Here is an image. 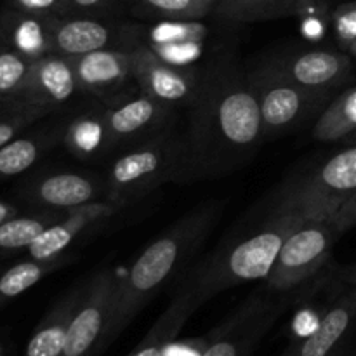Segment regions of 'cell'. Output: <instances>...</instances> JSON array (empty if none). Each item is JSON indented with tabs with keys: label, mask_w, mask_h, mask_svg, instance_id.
Wrapping results in <instances>:
<instances>
[{
	"label": "cell",
	"mask_w": 356,
	"mask_h": 356,
	"mask_svg": "<svg viewBox=\"0 0 356 356\" xmlns=\"http://www.w3.org/2000/svg\"><path fill=\"white\" fill-rule=\"evenodd\" d=\"M118 211L117 205L108 200L94 202L83 207L73 209L59 221L49 226L30 247L28 256L37 261H54L65 256V250L92 225L110 219Z\"/></svg>",
	"instance_id": "obj_18"
},
{
	"label": "cell",
	"mask_w": 356,
	"mask_h": 356,
	"mask_svg": "<svg viewBox=\"0 0 356 356\" xmlns=\"http://www.w3.org/2000/svg\"><path fill=\"white\" fill-rule=\"evenodd\" d=\"M291 305L287 298L254 296L214 332L200 356H252L257 344L270 332Z\"/></svg>",
	"instance_id": "obj_9"
},
{
	"label": "cell",
	"mask_w": 356,
	"mask_h": 356,
	"mask_svg": "<svg viewBox=\"0 0 356 356\" xmlns=\"http://www.w3.org/2000/svg\"><path fill=\"white\" fill-rule=\"evenodd\" d=\"M33 61L0 44V110L19 108V97L30 79Z\"/></svg>",
	"instance_id": "obj_28"
},
{
	"label": "cell",
	"mask_w": 356,
	"mask_h": 356,
	"mask_svg": "<svg viewBox=\"0 0 356 356\" xmlns=\"http://www.w3.org/2000/svg\"><path fill=\"white\" fill-rule=\"evenodd\" d=\"M183 159V136L159 134L134 143L113 159L106 174V200L118 209L143 200L169 181H176Z\"/></svg>",
	"instance_id": "obj_4"
},
{
	"label": "cell",
	"mask_w": 356,
	"mask_h": 356,
	"mask_svg": "<svg viewBox=\"0 0 356 356\" xmlns=\"http://www.w3.org/2000/svg\"><path fill=\"white\" fill-rule=\"evenodd\" d=\"M309 216L268 214L252 232L238 233L198 264L183 285L198 306L221 292L254 280H266L287 236Z\"/></svg>",
	"instance_id": "obj_3"
},
{
	"label": "cell",
	"mask_w": 356,
	"mask_h": 356,
	"mask_svg": "<svg viewBox=\"0 0 356 356\" xmlns=\"http://www.w3.org/2000/svg\"><path fill=\"white\" fill-rule=\"evenodd\" d=\"M212 28L202 19H159L156 23L139 24V44L152 49L159 58L184 70L202 72L211 49Z\"/></svg>",
	"instance_id": "obj_11"
},
{
	"label": "cell",
	"mask_w": 356,
	"mask_h": 356,
	"mask_svg": "<svg viewBox=\"0 0 356 356\" xmlns=\"http://www.w3.org/2000/svg\"><path fill=\"white\" fill-rule=\"evenodd\" d=\"M16 212H17V209L14 207L13 204L0 200V225H2V222H6L7 219L14 218V216H16Z\"/></svg>",
	"instance_id": "obj_36"
},
{
	"label": "cell",
	"mask_w": 356,
	"mask_h": 356,
	"mask_svg": "<svg viewBox=\"0 0 356 356\" xmlns=\"http://www.w3.org/2000/svg\"><path fill=\"white\" fill-rule=\"evenodd\" d=\"M86 282L70 289L42 318L35 332L31 334L24 356H63L66 339H68L70 323L82 299Z\"/></svg>",
	"instance_id": "obj_22"
},
{
	"label": "cell",
	"mask_w": 356,
	"mask_h": 356,
	"mask_svg": "<svg viewBox=\"0 0 356 356\" xmlns=\"http://www.w3.org/2000/svg\"><path fill=\"white\" fill-rule=\"evenodd\" d=\"M221 212V202L200 205L174 222L143 250L118 282L106 346H110L127 329L134 316L193 259L218 225Z\"/></svg>",
	"instance_id": "obj_2"
},
{
	"label": "cell",
	"mask_w": 356,
	"mask_h": 356,
	"mask_svg": "<svg viewBox=\"0 0 356 356\" xmlns=\"http://www.w3.org/2000/svg\"><path fill=\"white\" fill-rule=\"evenodd\" d=\"M330 219L341 235L356 226V191L343 205H339V209L330 216Z\"/></svg>",
	"instance_id": "obj_35"
},
{
	"label": "cell",
	"mask_w": 356,
	"mask_h": 356,
	"mask_svg": "<svg viewBox=\"0 0 356 356\" xmlns=\"http://www.w3.org/2000/svg\"><path fill=\"white\" fill-rule=\"evenodd\" d=\"M68 59L82 90L94 101L111 99L134 82L129 51L103 49Z\"/></svg>",
	"instance_id": "obj_17"
},
{
	"label": "cell",
	"mask_w": 356,
	"mask_h": 356,
	"mask_svg": "<svg viewBox=\"0 0 356 356\" xmlns=\"http://www.w3.org/2000/svg\"><path fill=\"white\" fill-rule=\"evenodd\" d=\"M316 0H216L214 14L226 23H257L298 16Z\"/></svg>",
	"instance_id": "obj_24"
},
{
	"label": "cell",
	"mask_w": 356,
	"mask_h": 356,
	"mask_svg": "<svg viewBox=\"0 0 356 356\" xmlns=\"http://www.w3.org/2000/svg\"><path fill=\"white\" fill-rule=\"evenodd\" d=\"M103 106L117 148L159 134L172 113V108L155 101L139 87L103 101Z\"/></svg>",
	"instance_id": "obj_13"
},
{
	"label": "cell",
	"mask_w": 356,
	"mask_h": 356,
	"mask_svg": "<svg viewBox=\"0 0 356 356\" xmlns=\"http://www.w3.org/2000/svg\"><path fill=\"white\" fill-rule=\"evenodd\" d=\"M72 61L51 54L33 61L30 79L19 97V108H40L47 113L66 108L76 97L83 96Z\"/></svg>",
	"instance_id": "obj_14"
},
{
	"label": "cell",
	"mask_w": 356,
	"mask_h": 356,
	"mask_svg": "<svg viewBox=\"0 0 356 356\" xmlns=\"http://www.w3.org/2000/svg\"><path fill=\"white\" fill-rule=\"evenodd\" d=\"M59 143L83 162H97L113 153L117 146L108 127L103 101H94L90 108L73 115L59 129Z\"/></svg>",
	"instance_id": "obj_19"
},
{
	"label": "cell",
	"mask_w": 356,
	"mask_h": 356,
	"mask_svg": "<svg viewBox=\"0 0 356 356\" xmlns=\"http://www.w3.org/2000/svg\"><path fill=\"white\" fill-rule=\"evenodd\" d=\"M287 353H289V351H287Z\"/></svg>",
	"instance_id": "obj_43"
},
{
	"label": "cell",
	"mask_w": 356,
	"mask_h": 356,
	"mask_svg": "<svg viewBox=\"0 0 356 356\" xmlns=\"http://www.w3.org/2000/svg\"><path fill=\"white\" fill-rule=\"evenodd\" d=\"M356 132V87L332 97L313 125V138L320 143L344 141Z\"/></svg>",
	"instance_id": "obj_26"
},
{
	"label": "cell",
	"mask_w": 356,
	"mask_h": 356,
	"mask_svg": "<svg viewBox=\"0 0 356 356\" xmlns=\"http://www.w3.org/2000/svg\"><path fill=\"white\" fill-rule=\"evenodd\" d=\"M118 282L120 277L110 270L99 271L86 280L82 299L70 323L63 356H94L106 348Z\"/></svg>",
	"instance_id": "obj_8"
},
{
	"label": "cell",
	"mask_w": 356,
	"mask_h": 356,
	"mask_svg": "<svg viewBox=\"0 0 356 356\" xmlns=\"http://www.w3.org/2000/svg\"><path fill=\"white\" fill-rule=\"evenodd\" d=\"M339 236L330 218H306L282 245L266 278L268 289L277 294L291 292L318 273Z\"/></svg>",
	"instance_id": "obj_7"
},
{
	"label": "cell",
	"mask_w": 356,
	"mask_h": 356,
	"mask_svg": "<svg viewBox=\"0 0 356 356\" xmlns=\"http://www.w3.org/2000/svg\"><path fill=\"white\" fill-rule=\"evenodd\" d=\"M282 356H289V353H287V351H285V353H284V355H282Z\"/></svg>",
	"instance_id": "obj_41"
},
{
	"label": "cell",
	"mask_w": 356,
	"mask_h": 356,
	"mask_svg": "<svg viewBox=\"0 0 356 356\" xmlns=\"http://www.w3.org/2000/svg\"><path fill=\"white\" fill-rule=\"evenodd\" d=\"M56 16L26 13V10L7 7L0 13V44L30 61L54 54L52 51V28Z\"/></svg>",
	"instance_id": "obj_20"
},
{
	"label": "cell",
	"mask_w": 356,
	"mask_h": 356,
	"mask_svg": "<svg viewBox=\"0 0 356 356\" xmlns=\"http://www.w3.org/2000/svg\"><path fill=\"white\" fill-rule=\"evenodd\" d=\"M198 308L200 306L197 305L191 292L184 285H181V289L174 296L165 312L159 316V320L149 329L145 339L129 356H165V351L169 350L172 341L181 332L184 323Z\"/></svg>",
	"instance_id": "obj_23"
},
{
	"label": "cell",
	"mask_w": 356,
	"mask_h": 356,
	"mask_svg": "<svg viewBox=\"0 0 356 356\" xmlns=\"http://www.w3.org/2000/svg\"><path fill=\"white\" fill-rule=\"evenodd\" d=\"M332 26L337 42L344 51L356 44V2H346L332 13Z\"/></svg>",
	"instance_id": "obj_32"
},
{
	"label": "cell",
	"mask_w": 356,
	"mask_h": 356,
	"mask_svg": "<svg viewBox=\"0 0 356 356\" xmlns=\"http://www.w3.org/2000/svg\"><path fill=\"white\" fill-rule=\"evenodd\" d=\"M122 0H65V16L111 17Z\"/></svg>",
	"instance_id": "obj_33"
},
{
	"label": "cell",
	"mask_w": 356,
	"mask_h": 356,
	"mask_svg": "<svg viewBox=\"0 0 356 356\" xmlns=\"http://www.w3.org/2000/svg\"><path fill=\"white\" fill-rule=\"evenodd\" d=\"M247 79L259 101L266 141L282 138L318 117L332 101V92L305 89L271 63L254 68Z\"/></svg>",
	"instance_id": "obj_6"
},
{
	"label": "cell",
	"mask_w": 356,
	"mask_h": 356,
	"mask_svg": "<svg viewBox=\"0 0 356 356\" xmlns=\"http://www.w3.org/2000/svg\"><path fill=\"white\" fill-rule=\"evenodd\" d=\"M348 52H351V54L356 56V44L351 45V49H350V51H348Z\"/></svg>",
	"instance_id": "obj_39"
},
{
	"label": "cell",
	"mask_w": 356,
	"mask_h": 356,
	"mask_svg": "<svg viewBox=\"0 0 356 356\" xmlns=\"http://www.w3.org/2000/svg\"><path fill=\"white\" fill-rule=\"evenodd\" d=\"M207 2H211V3H214V6H216V0H207Z\"/></svg>",
	"instance_id": "obj_40"
},
{
	"label": "cell",
	"mask_w": 356,
	"mask_h": 356,
	"mask_svg": "<svg viewBox=\"0 0 356 356\" xmlns=\"http://www.w3.org/2000/svg\"><path fill=\"white\" fill-rule=\"evenodd\" d=\"M49 115L40 108H9L0 110V148L13 141L26 127Z\"/></svg>",
	"instance_id": "obj_31"
},
{
	"label": "cell",
	"mask_w": 356,
	"mask_h": 356,
	"mask_svg": "<svg viewBox=\"0 0 356 356\" xmlns=\"http://www.w3.org/2000/svg\"><path fill=\"white\" fill-rule=\"evenodd\" d=\"M356 191V145L287 179L271 197L268 214L298 212L330 218Z\"/></svg>",
	"instance_id": "obj_5"
},
{
	"label": "cell",
	"mask_w": 356,
	"mask_h": 356,
	"mask_svg": "<svg viewBox=\"0 0 356 356\" xmlns=\"http://www.w3.org/2000/svg\"><path fill=\"white\" fill-rule=\"evenodd\" d=\"M106 177L87 172H52L30 181L26 200L49 211H73L106 197Z\"/></svg>",
	"instance_id": "obj_15"
},
{
	"label": "cell",
	"mask_w": 356,
	"mask_h": 356,
	"mask_svg": "<svg viewBox=\"0 0 356 356\" xmlns=\"http://www.w3.org/2000/svg\"><path fill=\"white\" fill-rule=\"evenodd\" d=\"M68 211H44L33 216H14L0 225V252L28 249L45 229Z\"/></svg>",
	"instance_id": "obj_27"
},
{
	"label": "cell",
	"mask_w": 356,
	"mask_h": 356,
	"mask_svg": "<svg viewBox=\"0 0 356 356\" xmlns=\"http://www.w3.org/2000/svg\"><path fill=\"white\" fill-rule=\"evenodd\" d=\"M132 79L136 86L159 103L169 108L186 106L193 103L202 82V72L184 70L163 61L146 45L138 44L129 51Z\"/></svg>",
	"instance_id": "obj_12"
},
{
	"label": "cell",
	"mask_w": 356,
	"mask_h": 356,
	"mask_svg": "<svg viewBox=\"0 0 356 356\" xmlns=\"http://www.w3.org/2000/svg\"><path fill=\"white\" fill-rule=\"evenodd\" d=\"M270 63L292 82L320 92H334V89L346 82L351 73L350 56L329 49L285 52Z\"/></svg>",
	"instance_id": "obj_16"
},
{
	"label": "cell",
	"mask_w": 356,
	"mask_h": 356,
	"mask_svg": "<svg viewBox=\"0 0 356 356\" xmlns=\"http://www.w3.org/2000/svg\"><path fill=\"white\" fill-rule=\"evenodd\" d=\"M10 6L26 13L65 16V0H10Z\"/></svg>",
	"instance_id": "obj_34"
},
{
	"label": "cell",
	"mask_w": 356,
	"mask_h": 356,
	"mask_svg": "<svg viewBox=\"0 0 356 356\" xmlns=\"http://www.w3.org/2000/svg\"><path fill=\"white\" fill-rule=\"evenodd\" d=\"M0 356H2V348H0Z\"/></svg>",
	"instance_id": "obj_42"
},
{
	"label": "cell",
	"mask_w": 356,
	"mask_h": 356,
	"mask_svg": "<svg viewBox=\"0 0 356 356\" xmlns=\"http://www.w3.org/2000/svg\"><path fill=\"white\" fill-rule=\"evenodd\" d=\"M136 13L156 19H204L214 13L207 0H131Z\"/></svg>",
	"instance_id": "obj_30"
},
{
	"label": "cell",
	"mask_w": 356,
	"mask_h": 356,
	"mask_svg": "<svg viewBox=\"0 0 356 356\" xmlns=\"http://www.w3.org/2000/svg\"><path fill=\"white\" fill-rule=\"evenodd\" d=\"M139 44V24L122 23L113 17L56 16L52 51L63 58L117 49L131 51Z\"/></svg>",
	"instance_id": "obj_10"
},
{
	"label": "cell",
	"mask_w": 356,
	"mask_h": 356,
	"mask_svg": "<svg viewBox=\"0 0 356 356\" xmlns=\"http://www.w3.org/2000/svg\"><path fill=\"white\" fill-rule=\"evenodd\" d=\"M344 141H346L348 146H350V145H356V132H355V134H351L350 138L344 139Z\"/></svg>",
	"instance_id": "obj_38"
},
{
	"label": "cell",
	"mask_w": 356,
	"mask_h": 356,
	"mask_svg": "<svg viewBox=\"0 0 356 356\" xmlns=\"http://www.w3.org/2000/svg\"><path fill=\"white\" fill-rule=\"evenodd\" d=\"M344 278H346V280L350 282L351 287L356 289V266L348 268V270L344 271Z\"/></svg>",
	"instance_id": "obj_37"
},
{
	"label": "cell",
	"mask_w": 356,
	"mask_h": 356,
	"mask_svg": "<svg viewBox=\"0 0 356 356\" xmlns=\"http://www.w3.org/2000/svg\"><path fill=\"white\" fill-rule=\"evenodd\" d=\"M56 143H59V129L56 132L42 131L38 134L14 138L0 148V179L26 172Z\"/></svg>",
	"instance_id": "obj_25"
},
{
	"label": "cell",
	"mask_w": 356,
	"mask_h": 356,
	"mask_svg": "<svg viewBox=\"0 0 356 356\" xmlns=\"http://www.w3.org/2000/svg\"><path fill=\"white\" fill-rule=\"evenodd\" d=\"M264 141L259 101L247 73L232 58L218 56L202 72L200 89L190 104L176 183L228 176L245 165Z\"/></svg>",
	"instance_id": "obj_1"
},
{
	"label": "cell",
	"mask_w": 356,
	"mask_h": 356,
	"mask_svg": "<svg viewBox=\"0 0 356 356\" xmlns=\"http://www.w3.org/2000/svg\"><path fill=\"white\" fill-rule=\"evenodd\" d=\"M66 263H68V257L63 256L54 261L31 259L14 264L13 268L0 275V305L26 292L28 289L38 284L42 278L47 277L49 273H52Z\"/></svg>",
	"instance_id": "obj_29"
},
{
	"label": "cell",
	"mask_w": 356,
	"mask_h": 356,
	"mask_svg": "<svg viewBox=\"0 0 356 356\" xmlns=\"http://www.w3.org/2000/svg\"><path fill=\"white\" fill-rule=\"evenodd\" d=\"M356 320V289L351 287L325 312L306 339L289 348V356H332Z\"/></svg>",
	"instance_id": "obj_21"
}]
</instances>
